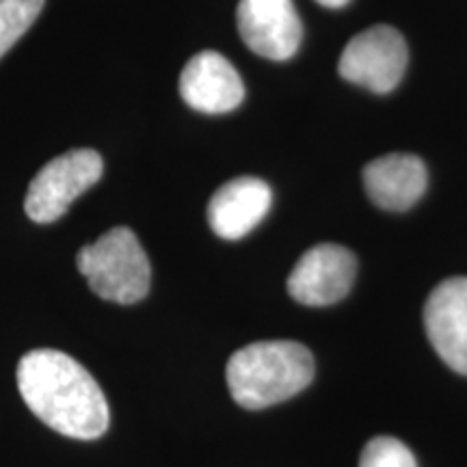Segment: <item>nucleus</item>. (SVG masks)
<instances>
[{
    "mask_svg": "<svg viewBox=\"0 0 467 467\" xmlns=\"http://www.w3.org/2000/svg\"><path fill=\"white\" fill-rule=\"evenodd\" d=\"M17 388L46 426L74 440H98L110 422L100 385L67 353L37 348L17 364Z\"/></svg>",
    "mask_w": 467,
    "mask_h": 467,
    "instance_id": "1",
    "label": "nucleus"
},
{
    "mask_svg": "<svg viewBox=\"0 0 467 467\" xmlns=\"http://www.w3.org/2000/svg\"><path fill=\"white\" fill-rule=\"evenodd\" d=\"M225 377L232 399L255 411L303 392L314 379V358L299 342H254L232 355Z\"/></svg>",
    "mask_w": 467,
    "mask_h": 467,
    "instance_id": "2",
    "label": "nucleus"
},
{
    "mask_svg": "<svg viewBox=\"0 0 467 467\" xmlns=\"http://www.w3.org/2000/svg\"><path fill=\"white\" fill-rule=\"evenodd\" d=\"M76 265L104 301L132 306L150 292L148 254L130 227H113L96 243L87 244L76 255Z\"/></svg>",
    "mask_w": 467,
    "mask_h": 467,
    "instance_id": "3",
    "label": "nucleus"
},
{
    "mask_svg": "<svg viewBox=\"0 0 467 467\" xmlns=\"http://www.w3.org/2000/svg\"><path fill=\"white\" fill-rule=\"evenodd\" d=\"M104 162L96 150H72L39 169L28 186L25 210L35 223L61 219L76 197L102 178Z\"/></svg>",
    "mask_w": 467,
    "mask_h": 467,
    "instance_id": "4",
    "label": "nucleus"
},
{
    "mask_svg": "<svg viewBox=\"0 0 467 467\" xmlns=\"http://www.w3.org/2000/svg\"><path fill=\"white\" fill-rule=\"evenodd\" d=\"M409 50L405 37L392 26H372L355 35L342 50V78L375 93H388L400 83L407 69Z\"/></svg>",
    "mask_w": 467,
    "mask_h": 467,
    "instance_id": "5",
    "label": "nucleus"
},
{
    "mask_svg": "<svg viewBox=\"0 0 467 467\" xmlns=\"http://www.w3.org/2000/svg\"><path fill=\"white\" fill-rule=\"evenodd\" d=\"M358 260L336 243H320L301 255L288 277L290 296L301 306L325 307L342 301L353 288Z\"/></svg>",
    "mask_w": 467,
    "mask_h": 467,
    "instance_id": "6",
    "label": "nucleus"
},
{
    "mask_svg": "<svg viewBox=\"0 0 467 467\" xmlns=\"http://www.w3.org/2000/svg\"><path fill=\"white\" fill-rule=\"evenodd\" d=\"M238 31L249 50L271 61L295 57L303 37L292 0H241Z\"/></svg>",
    "mask_w": 467,
    "mask_h": 467,
    "instance_id": "7",
    "label": "nucleus"
},
{
    "mask_svg": "<svg viewBox=\"0 0 467 467\" xmlns=\"http://www.w3.org/2000/svg\"><path fill=\"white\" fill-rule=\"evenodd\" d=\"M424 327L443 364L467 377V277H451L431 292Z\"/></svg>",
    "mask_w": 467,
    "mask_h": 467,
    "instance_id": "8",
    "label": "nucleus"
},
{
    "mask_svg": "<svg viewBox=\"0 0 467 467\" xmlns=\"http://www.w3.org/2000/svg\"><path fill=\"white\" fill-rule=\"evenodd\" d=\"M180 96L200 113L221 115L241 107L244 85L223 55L203 50L184 66L180 76Z\"/></svg>",
    "mask_w": 467,
    "mask_h": 467,
    "instance_id": "9",
    "label": "nucleus"
},
{
    "mask_svg": "<svg viewBox=\"0 0 467 467\" xmlns=\"http://www.w3.org/2000/svg\"><path fill=\"white\" fill-rule=\"evenodd\" d=\"M273 192L265 180L236 178L221 186L208 203V223L223 241L247 236L271 208Z\"/></svg>",
    "mask_w": 467,
    "mask_h": 467,
    "instance_id": "10",
    "label": "nucleus"
},
{
    "mask_svg": "<svg viewBox=\"0 0 467 467\" xmlns=\"http://www.w3.org/2000/svg\"><path fill=\"white\" fill-rule=\"evenodd\" d=\"M368 197L379 208L402 213L416 206L429 184L426 165L413 154H388L364 169Z\"/></svg>",
    "mask_w": 467,
    "mask_h": 467,
    "instance_id": "11",
    "label": "nucleus"
},
{
    "mask_svg": "<svg viewBox=\"0 0 467 467\" xmlns=\"http://www.w3.org/2000/svg\"><path fill=\"white\" fill-rule=\"evenodd\" d=\"M44 3L46 0H0V58L33 26Z\"/></svg>",
    "mask_w": 467,
    "mask_h": 467,
    "instance_id": "12",
    "label": "nucleus"
},
{
    "mask_svg": "<svg viewBox=\"0 0 467 467\" xmlns=\"http://www.w3.org/2000/svg\"><path fill=\"white\" fill-rule=\"evenodd\" d=\"M359 467H418L409 448L396 437H375L366 443Z\"/></svg>",
    "mask_w": 467,
    "mask_h": 467,
    "instance_id": "13",
    "label": "nucleus"
},
{
    "mask_svg": "<svg viewBox=\"0 0 467 467\" xmlns=\"http://www.w3.org/2000/svg\"><path fill=\"white\" fill-rule=\"evenodd\" d=\"M317 3L323 5V7H329V9H340L344 5H348L350 0H317Z\"/></svg>",
    "mask_w": 467,
    "mask_h": 467,
    "instance_id": "14",
    "label": "nucleus"
}]
</instances>
